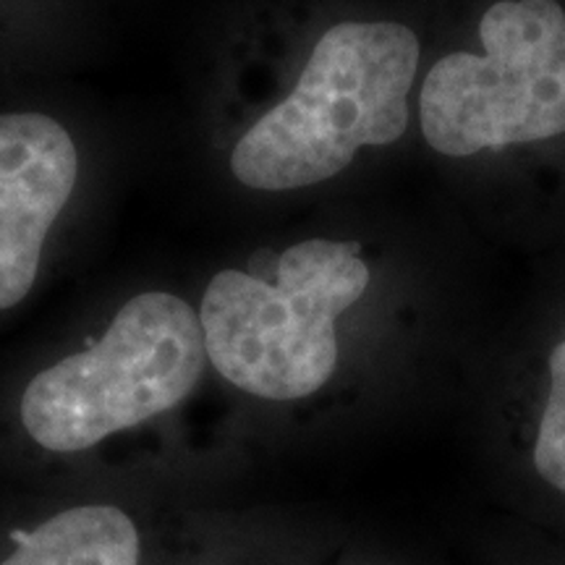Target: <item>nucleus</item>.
Wrapping results in <instances>:
<instances>
[{
  "label": "nucleus",
  "mask_w": 565,
  "mask_h": 565,
  "mask_svg": "<svg viewBox=\"0 0 565 565\" xmlns=\"http://www.w3.org/2000/svg\"><path fill=\"white\" fill-rule=\"evenodd\" d=\"M370 282L362 246L341 238H303L263 270L215 273L196 309L210 364L257 398L315 395L338 366V320Z\"/></svg>",
  "instance_id": "obj_2"
},
{
  "label": "nucleus",
  "mask_w": 565,
  "mask_h": 565,
  "mask_svg": "<svg viewBox=\"0 0 565 565\" xmlns=\"http://www.w3.org/2000/svg\"><path fill=\"white\" fill-rule=\"evenodd\" d=\"M0 565H139V534L118 508L79 505L26 534Z\"/></svg>",
  "instance_id": "obj_6"
},
{
  "label": "nucleus",
  "mask_w": 565,
  "mask_h": 565,
  "mask_svg": "<svg viewBox=\"0 0 565 565\" xmlns=\"http://www.w3.org/2000/svg\"><path fill=\"white\" fill-rule=\"evenodd\" d=\"M479 53L433 63L419 92L424 139L445 158L536 145L565 134V9L500 0L479 21Z\"/></svg>",
  "instance_id": "obj_4"
},
{
  "label": "nucleus",
  "mask_w": 565,
  "mask_h": 565,
  "mask_svg": "<svg viewBox=\"0 0 565 565\" xmlns=\"http://www.w3.org/2000/svg\"><path fill=\"white\" fill-rule=\"evenodd\" d=\"M550 391L534 443V466L550 487L565 494V338L550 353Z\"/></svg>",
  "instance_id": "obj_7"
},
{
  "label": "nucleus",
  "mask_w": 565,
  "mask_h": 565,
  "mask_svg": "<svg viewBox=\"0 0 565 565\" xmlns=\"http://www.w3.org/2000/svg\"><path fill=\"white\" fill-rule=\"evenodd\" d=\"M204 364L200 312L171 291H141L95 343L34 374L21 424L40 448L82 454L179 406Z\"/></svg>",
  "instance_id": "obj_3"
},
{
  "label": "nucleus",
  "mask_w": 565,
  "mask_h": 565,
  "mask_svg": "<svg viewBox=\"0 0 565 565\" xmlns=\"http://www.w3.org/2000/svg\"><path fill=\"white\" fill-rule=\"evenodd\" d=\"M419 38L398 21H338L291 92L236 139L231 173L254 192H296L341 175L366 147L408 129Z\"/></svg>",
  "instance_id": "obj_1"
},
{
  "label": "nucleus",
  "mask_w": 565,
  "mask_h": 565,
  "mask_svg": "<svg viewBox=\"0 0 565 565\" xmlns=\"http://www.w3.org/2000/svg\"><path fill=\"white\" fill-rule=\"evenodd\" d=\"M79 183V147L58 118L0 113V312L40 278L42 254Z\"/></svg>",
  "instance_id": "obj_5"
}]
</instances>
